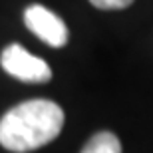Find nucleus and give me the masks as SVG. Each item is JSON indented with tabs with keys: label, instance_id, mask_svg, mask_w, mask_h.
Instances as JSON below:
<instances>
[{
	"label": "nucleus",
	"instance_id": "2",
	"mask_svg": "<svg viewBox=\"0 0 153 153\" xmlns=\"http://www.w3.org/2000/svg\"><path fill=\"white\" fill-rule=\"evenodd\" d=\"M0 66L12 78L22 79V82H30V84H46L52 78L50 66L42 58L30 54L20 44H10L2 50Z\"/></svg>",
	"mask_w": 153,
	"mask_h": 153
},
{
	"label": "nucleus",
	"instance_id": "3",
	"mask_svg": "<svg viewBox=\"0 0 153 153\" xmlns=\"http://www.w3.org/2000/svg\"><path fill=\"white\" fill-rule=\"evenodd\" d=\"M24 22L40 40L52 48H62L68 42V26L64 20L42 4H30L24 10Z\"/></svg>",
	"mask_w": 153,
	"mask_h": 153
},
{
	"label": "nucleus",
	"instance_id": "5",
	"mask_svg": "<svg viewBox=\"0 0 153 153\" xmlns=\"http://www.w3.org/2000/svg\"><path fill=\"white\" fill-rule=\"evenodd\" d=\"M91 4L100 10H121L133 2V0H90Z\"/></svg>",
	"mask_w": 153,
	"mask_h": 153
},
{
	"label": "nucleus",
	"instance_id": "4",
	"mask_svg": "<svg viewBox=\"0 0 153 153\" xmlns=\"http://www.w3.org/2000/svg\"><path fill=\"white\" fill-rule=\"evenodd\" d=\"M82 153H121V143L114 133L100 131L84 145Z\"/></svg>",
	"mask_w": 153,
	"mask_h": 153
},
{
	"label": "nucleus",
	"instance_id": "1",
	"mask_svg": "<svg viewBox=\"0 0 153 153\" xmlns=\"http://www.w3.org/2000/svg\"><path fill=\"white\" fill-rule=\"evenodd\" d=\"M64 111L50 100H28L8 109L0 119V145L14 153H28L56 139Z\"/></svg>",
	"mask_w": 153,
	"mask_h": 153
}]
</instances>
